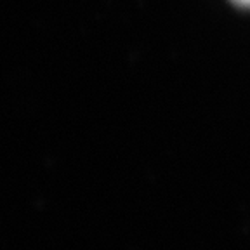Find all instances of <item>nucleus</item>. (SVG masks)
Returning a JSON list of instances; mask_svg holds the SVG:
<instances>
[{"label":"nucleus","instance_id":"1","mask_svg":"<svg viewBox=\"0 0 250 250\" xmlns=\"http://www.w3.org/2000/svg\"><path fill=\"white\" fill-rule=\"evenodd\" d=\"M233 2H236L240 5H250V0H233Z\"/></svg>","mask_w":250,"mask_h":250}]
</instances>
